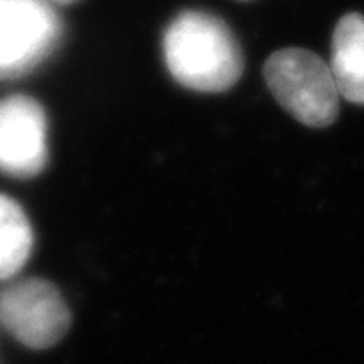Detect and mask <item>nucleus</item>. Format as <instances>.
Segmentation results:
<instances>
[{
    "label": "nucleus",
    "instance_id": "obj_1",
    "mask_svg": "<svg viewBox=\"0 0 364 364\" xmlns=\"http://www.w3.org/2000/svg\"><path fill=\"white\" fill-rule=\"evenodd\" d=\"M162 65L174 83L196 93L229 91L243 75V53L221 16L178 11L160 35Z\"/></svg>",
    "mask_w": 364,
    "mask_h": 364
},
{
    "label": "nucleus",
    "instance_id": "obj_2",
    "mask_svg": "<svg viewBox=\"0 0 364 364\" xmlns=\"http://www.w3.org/2000/svg\"><path fill=\"white\" fill-rule=\"evenodd\" d=\"M263 75L277 104L299 124L326 128L336 122L340 91L330 65L316 53L299 47L275 51L265 61Z\"/></svg>",
    "mask_w": 364,
    "mask_h": 364
},
{
    "label": "nucleus",
    "instance_id": "obj_3",
    "mask_svg": "<svg viewBox=\"0 0 364 364\" xmlns=\"http://www.w3.org/2000/svg\"><path fill=\"white\" fill-rule=\"evenodd\" d=\"M63 39L65 23L49 0H0V83L37 73Z\"/></svg>",
    "mask_w": 364,
    "mask_h": 364
},
{
    "label": "nucleus",
    "instance_id": "obj_4",
    "mask_svg": "<svg viewBox=\"0 0 364 364\" xmlns=\"http://www.w3.org/2000/svg\"><path fill=\"white\" fill-rule=\"evenodd\" d=\"M49 162V114L31 93L0 97V172L11 178H33Z\"/></svg>",
    "mask_w": 364,
    "mask_h": 364
},
{
    "label": "nucleus",
    "instance_id": "obj_5",
    "mask_svg": "<svg viewBox=\"0 0 364 364\" xmlns=\"http://www.w3.org/2000/svg\"><path fill=\"white\" fill-rule=\"evenodd\" d=\"M69 310L45 279H25L0 291V322L28 348H49L65 336Z\"/></svg>",
    "mask_w": 364,
    "mask_h": 364
},
{
    "label": "nucleus",
    "instance_id": "obj_6",
    "mask_svg": "<svg viewBox=\"0 0 364 364\" xmlns=\"http://www.w3.org/2000/svg\"><path fill=\"white\" fill-rule=\"evenodd\" d=\"M330 69L340 97L364 105V14H344L332 35Z\"/></svg>",
    "mask_w": 364,
    "mask_h": 364
},
{
    "label": "nucleus",
    "instance_id": "obj_7",
    "mask_svg": "<svg viewBox=\"0 0 364 364\" xmlns=\"http://www.w3.org/2000/svg\"><path fill=\"white\" fill-rule=\"evenodd\" d=\"M31 251V223L11 196L0 195V279H9L21 272Z\"/></svg>",
    "mask_w": 364,
    "mask_h": 364
},
{
    "label": "nucleus",
    "instance_id": "obj_8",
    "mask_svg": "<svg viewBox=\"0 0 364 364\" xmlns=\"http://www.w3.org/2000/svg\"><path fill=\"white\" fill-rule=\"evenodd\" d=\"M51 4H55L57 9H63V6H73V4H79L81 0H49Z\"/></svg>",
    "mask_w": 364,
    "mask_h": 364
}]
</instances>
